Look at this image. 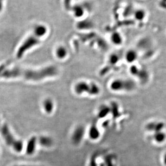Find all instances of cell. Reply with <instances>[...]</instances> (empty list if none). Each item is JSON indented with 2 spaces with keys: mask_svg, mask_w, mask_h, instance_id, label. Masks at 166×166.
<instances>
[{
  "mask_svg": "<svg viewBox=\"0 0 166 166\" xmlns=\"http://www.w3.org/2000/svg\"><path fill=\"white\" fill-rule=\"evenodd\" d=\"M48 32V28L47 26L43 24H39L35 26L33 31V34L37 36L38 38L41 39L42 37H44Z\"/></svg>",
  "mask_w": 166,
  "mask_h": 166,
  "instance_id": "10",
  "label": "cell"
},
{
  "mask_svg": "<svg viewBox=\"0 0 166 166\" xmlns=\"http://www.w3.org/2000/svg\"><path fill=\"white\" fill-rule=\"evenodd\" d=\"M88 135L92 140H96L99 138L100 135V133L96 125H92L91 126L88 131Z\"/></svg>",
  "mask_w": 166,
  "mask_h": 166,
  "instance_id": "18",
  "label": "cell"
},
{
  "mask_svg": "<svg viewBox=\"0 0 166 166\" xmlns=\"http://www.w3.org/2000/svg\"><path fill=\"white\" fill-rule=\"evenodd\" d=\"M139 57V53H137V50L131 49L128 50L126 53L125 58L126 61L128 63H133L137 61Z\"/></svg>",
  "mask_w": 166,
  "mask_h": 166,
  "instance_id": "12",
  "label": "cell"
},
{
  "mask_svg": "<svg viewBox=\"0 0 166 166\" xmlns=\"http://www.w3.org/2000/svg\"><path fill=\"white\" fill-rule=\"evenodd\" d=\"M40 38L32 34L31 36H30L23 43L18 50L17 53V57L18 59L21 58L27 50L39 44L40 43Z\"/></svg>",
  "mask_w": 166,
  "mask_h": 166,
  "instance_id": "4",
  "label": "cell"
},
{
  "mask_svg": "<svg viewBox=\"0 0 166 166\" xmlns=\"http://www.w3.org/2000/svg\"><path fill=\"white\" fill-rule=\"evenodd\" d=\"M160 3V6H163L164 8H166V0H161Z\"/></svg>",
  "mask_w": 166,
  "mask_h": 166,
  "instance_id": "25",
  "label": "cell"
},
{
  "mask_svg": "<svg viewBox=\"0 0 166 166\" xmlns=\"http://www.w3.org/2000/svg\"><path fill=\"white\" fill-rule=\"evenodd\" d=\"M153 139L157 143H162L166 141V133L163 131L155 132L153 134Z\"/></svg>",
  "mask_w": 166,
  "mask_h": 166,
  "instance_id": "16",
  "label": "cell"
},
{
  "mask_svg": "<svg viewBox=\"0 0 166 166\" xmlns=\"http://www.w3.org/2000/svg\"><path fill=\"white\" fill-rule=\"evenodd\" d=\"M42 106L44 111L48 114H51L54 110V102L53 100L50 98L45 99L42 103Z\"/></svg>",
  "mask_w": 166,
  "mask_h": 166,
  "instance_id": "15",
  "label": "cell"
},
{
  "mask_svg": "<svg viewBox=\"0 0 166 166\" xmlns=\"http://www.w3.org/2000/svg\"><path fill=\"white\" fill-rule=\"evenodd\" d=\"M59 73V70L55 66H49L39 70L14 68L6 70L0 74V77L5 78H23L28 80L40 81L44 79L53 77Z\"/></svg>",
  "mask_w": 166,
  "mask_h": 166,
  "instance_id": "1",
  "label": "cell"
},
{
  "mask_svg": "<svg viewBox=\"0 0 166 166\" xmlns=\"http://www.w3.org/2000/svg\"><path fill=\"white\" fill-rule=\"evenodd\" d=\"M55 55L57 59L63 60L66 59L68 55L67 48L63 45H59L56 47L55 50Z\"/></svg>",
  "mask_w": 166,
  "mask_h": 166,
  "instance_id": "11",
  "label": "cell"
},
{
  "mask_svg": "<svg viewBox=\"0 0 166 166\" xmlns=\"http://www.w3.org/2000/svg\"><path fill=\"white\" fill-rule=\"evenodd\" d=\"M100 92V89L98 85L94 83H90V90L88 94L90 96H97Z\"/></svg>",
  "mask_w": 166,
  "mask_h": 166,
  "instance_id": "22",
  "label": "cell"
},
{
  "mask_svg": "<svg viewBox=\"0 0 166 166\" xmlns=\"http://www.w3.org/2000/svg\"><path fill=\"white\" fill-rule=\"evenodd\" d=\"M90 90V83L85 81H80L75 85L74 90L78 95H82L84 93H89Z\"/></svg>",
  "mask_w": 166,
  "mask_h": 166,
  "instance_id": "7",
  "label": "cell"
},
{
  "mask_svg": "<svg viewBox=\"0 0 166 166\" xmlns=\"http://www.w3.org/2000/svg\"><path fill=\"white\" fill-rule=\"evenodd\" d=\"M130 72L133 76H136L141 82L145 83L149 78L148 72L144 69H140L137 66H132L130 68Z\"/></svg>",
  "mask_w": 166,
  "mask_h": 166,
  "instance_id": "5",
  "label": "cell"
},
{
  "mask_svg": "<svg viewBox=\"0 0 166 166\" xmlns=\"http://www.w3.org/2000/svg\"><path fill=\"white\" fill-rule=\"evenodd\" d=\"M36 142H37V138L36 137H32L30 139L26 147V153L28 154H32L34 153L36 146Z\"/></svg>",
  "mask_w": 166,
  "mask_h": 166,
  "instance_id": "19",
  "label": "cell"
},
{
  "mask_svg": "<svg viewBox=\"0 0 166 166\" xmlns=\"http://www.w3.org/2000/svg\"><path fill=\"white\" fill-rule=\"evenodd\" d=\"M163 162L164 165L166 166V152L163 155Z\"/></svg>",
  "mask_w": 166,
  "mask_h": 166,
  "instance_id": "26",
  "label": "cell"
},
{
  "mask_svg": "<svg viewBox=\"0 0 166 166\" xmlns=\"http://www.w3.org/2000/svg\"><path fill=\"white\" fill-rule=\"evenodd\" d=\"M120 56L117 53H113L110 56L108 59V62L111 65H115L120 61Z\"/></svg>",
  "mask_w": 166,
  "mask_h": 166,
  "instance_id": "24",
  "label": "cell"
},
{
  "mask_svg": "<svg viewBox=\"0 0 166 166\" xmlns=\"http://www.w3.org/2000/svg\"><path fill=\"white\" fill-rule=\"evenodd\" d=\"M165 124L161 121H151L147 123L145 126V129L148 132L161 131H163Z\"/></svg>",
  "mask_w": 166,
  "mask_h": 166,
  "instance_id": "8",
  "label": "cell"
},
{
  "mask_svg": "<svg viewBox=\"0 0 166 166\" xmlns=\"http://www.w3.org/2000/svg\"><path fill=\"white\" fill-rule=\"evenodd\" d=\"M111 113L110 107L106 105H103L99 108L98 116L99 118H104Z\"/></svg>",
  "mask_w": 166,
  "mask_h": 166,
  "instance_id": "20",
  "label": "cell"
},
{
  "mask_svg": "<svg viewBox=\"0 0 166 166\" xmlns=\"http://www.w3.org/2000/svg\"><path fill=\"white\" fill-rule=\"evenodd\" d=\"M110 40L112 44L116 46H120L123 43L124 38L119 31H114L110 35Z\"/></svg>",
  "mask_w": 166,
  "mask_h": 166,
  "instance_id": "13",
  "label": "cell"
},
{
  "mask_svg": "<svg viewBox=\"0 0 166 166\" xmlns=\"http://www.w3.org/2000/svg\"><path fill=\"white\" fill-rule=\"evenodd\" d=\"M3 8V0H0V12L2 11Z\"/></svg>",
  "mask_w": 166,
  "mask_h": 166,
  "instance_id": "27",
  "label": "cell"
},
{
  "mask_svg": "<svg viewBox=\"0 0 166 166\" xmlns=\"http://www.w3.org/2000/svg\"><path fill=\"white\" fill-rule=\"evenodd\" d=\"M85 129L82 125L78 126L76 127L73 132L71 137L72 142L74 145H78L82 142L84 137Z\"/></svg>",
  "mask_w": 166,
  "mask_h": 166,
  "instance_id": "6",
  "label": "cell"
},
{
  "mask_svg": "<svg viewBox=\"0 0 166 166\" xmlns=\"http://www.w3.org/2000/svg\"><path fill=\"white\" fill-rule=\"evenodd\" d=\"M1 132L3 136L6 143L12 146L16 151H20L23 148V143L22 141L16 139L9 131V129L7 125H4L2 127Z\"/></svg>",
  "mask_w": 166,
  "mask_h": 166,
  "instance_id": "3",
  "label": "cell"
},
{
  "mask_svg": "<svg viewBox=\"0 0 166 166\" xmlns=\"http://www.w3.org/2000/svg\"><path fill=\"white\" fill-rule=\"evenodd\" d=\"M110 108H111V113L112 114L114 119H117V118L120 116L121 113L120 112L119 108L118 105H117V103L114 102H112Z\"/></svg>",
  "mask_w": 166,
  "mask_h": 166,
  "instance_id": "21",
  "label": "cell"
},
{
  "mask_svg": "<svg viewBox=\"0 0 166 166\" xmlns=\"http://www.w3.org/2000/svg\"><path fill=\"white\" fill-rule=\"evenodd\" d=\"M147 13L145 9L143 8H137L135 9L133 15L134 19L138 22H142L145 20L147 17Z\"/></svg>",
  "mask_w": 166,
  "mask_h": 166,
  "instance_id": "14",
  "label": "cell"
},
{
  "mask_svg": "<svg viewBox=\"0 0 166 166\" xmlns=\"http://www.w3.org/2000/svg\"><path fill=\"white\" fill-rule=\"evenodd\" d=\"M136 87L135 83L130 79H116L110 84V88L115 92L132 91Z\"/></svg>",
  "mask_w": 166,
  "mask_h": 166,
  "instance_id": "2",
  "label": "cell"
},
{
  "mask_svg": "<svg viewBox=\"0 0 166 166\" xmlns=\"http://www.w3.org/2000/svg\"><path fill=\"white\" fill-rule=\"evenodd\" d=\"M38 142L41 146L50 147L53 145V139L48 136H41L38 138Z\"/></svg>",
  "mask_w": 166,
  "mask_h": 166,
  "instance_id": "17",
  "label": "cell"
},
{
  "mask_svg": "<svg viewBox=\"0 0 166 166\" xmlns=\"http://www.w3.org/2000/svg\"><path fill=\"white\" fill-rule=\"evenodd\" d=\"M139 44L141 48H145L148 49L151 47V41L148 38H144L140 40Z\"/></svg>",
  "mask_w": 166,
  "mask_h": 166,
  "instance_id": "23",
  "label": "cell"
},
{
  "mask_svg": "<svg viewBox=\"0 0 166 166\" xmlns=\"http://www.w3.org/2000/svg\"><path fill=\"white\" fill-rule=\"evenodd\" d=\"M71 12L75 18H81L84 16L85 8L82 4H76L72 7Z\"/></svg>",
  "mask_w": 166,
  "mask_h": 166,
  "instance_id": "9",
  "label": "cell"
}]
</instances>
